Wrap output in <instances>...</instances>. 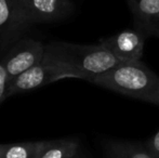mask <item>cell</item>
<instances>
[{
    "label": "cell",
    "mask_w": 159,
    "mask_h": 158,
    "mask_svg": "<svg viewBox=\"0 0 159 158\" xmlns=\"http://www.w3.org/2000/svg\"><path fill=\"white\" fill-rule=\"evenodd\" d=\"M90 82L132 99L159 106V76L141 61L120 62Z\"/></svg>",
    "instance_id": "cell-1"
},
{
    "label": "cell",
    "mask_w": 159,
    "mask_h": 158,
    "mask_svg": "<svg viewBox=\"0 0 159 158\" xmlns=\"http://www.w3.org/2000/svg\"><path fill=\"white\" fill-rule=\"evenodd\" d=\"M46 53L50 57L68 66L77 75V79L87 81H91L94 77L108 72L120 63L100 43L52 42L46 44Z\"/></svg>",
    "instance_id": "cell-2"
},
{
    "label": "cell",
    "mask_w": 159,
    "mask_h": 158,
    "mask_svg": "<svg viewBox=\"0 0 159 158\" xmlns=\"http://www.w3.org/2000/svg\"><path fill=\"white\" fill-rule=\"evenodd\" d=\"M66 78L77 79V75L68 66L50 57L46 53L44 59L40 63L33 66L8 84L7 95L9 97L16 93L30 91Z\"/></svg>",
    "instance_id": "cell-3"
},
{
    "label": "cell",
    "mask_w": 159,
    "mask_h": 158,
    "mask_svg": "<svg viewBox=\"0 0 159 158\" xmlns=\"http://www.w3.org/2000/svg\"><path fill=\"white\" fill-rule=\"evenodd\" d=\"M46 46L32 38L19 39L12 44L1 62L7 72L8 81L19 77L44 59Z\"/></svg>",
    "instance_id": "cell-4"
},
{
    "label": "cell",
    "mask_w": 159,
    "mask_h": 158,
    "mask_svg": "<svg viewBox=\"0 0 159 158\" xmlns=\"http://www.w3.org/2000/svg\"><path fill=\"white\" fill-rule=\"evenodd\" d=\"M146 37L135 29H125L115 35L103 37L98 43L106 48L119 62L141 61Z\"/></svg>",
    "instance_id": "cell-5"
},
{
    "label": "cell",
    "mask_w": 159,
    "mask_h": 158,
    "mask_svg": "<svg viewBox=\"0 0 159 158\" xmlns=\"http://www.w3.org/2000/svg\"><path fill=\"white\" fill-rule=\"evenodd\" d=\"M30 26L22 0H0V47L14 43Z\"/></svg>",
    "instance_id": "cell-6"
},
{
    "label": "cell",
    "mask_w": 159,
    "mask_h": 158,
    "mask_svg": "<svg viewBox=\"0 0 159 158\" xmlns=\"http://www.w3.org/2000/svg\"><path fill=\"white\" fill-rule=\"evenodd\" d=\"M30 25L62 21L74 11L71 0H22Z\"/></svg>",
    "instance_id": "cell-7"
},
{
    "label": "cell",
    "mask_w": 159,
    "mask_h": 158,
    "mask_svg": "<svg viewBox=\"0 0 159 158\" xmlns=\"http://www.w3.org/2000/svg\"><path fill=\"white\" fill-rule=\"evenodd\" d=\"M129 7L136 29L145 37L159 38V0H136Z\"/></svg>",
    "instance_id": "cell-8"
},
{
    "label": "cell",
    "mask_w": 159,
    "mask_h": 158,
    "mask_svg": "<svg viewBox=\"0 0 159 158\" xmlns=\"http://www.w3.org/2000/svg\"><path fill=\"white\" fill-rule=\"evenodd\" d=\"M79 150V141L71 138L41 141L37 158H76Z\"/></svg>",
    "instance_id": "cell-9"
},
{
    "label": "cell",
    "mask_w": 159,
    "mask_h": 158,
    "mask_svg": "<svg viewBox=\"0 0 159 158\" xmlns=\"http://www.w3.org/2000/svg\"><path fill=\"white\" fill-rule=\"evenodd\" d=\"M105 158H155L144 144L131 141L108 140L103 146Z\"/></svg>",
    "instance_id": "cell-10"
},
{
    "label": "cell",
    "mask_w": 159,
    "mask_h": 158,
    "mask_svg": "<svg viewBox=\"0 0 159 158\" xmlns=\"http://www.w3.org/2000/svg\"><path fill=\"white\" fill-rule=\"evenodd\" d=\"M41 141L0 144V158H37Z\"/></svg>",
    "instance_id": "cell-11"
},
{
    "label": "cell",
    "mask_w": 159,
    "mask_h": 158,
    "mask_svg": "<svg viewBox=\"0 0 159 158\" xmlns=\"http://www.w3.org/2000/svg\"><path fill=\"white\" fill-rule=\"evenodd\" d=\"M8 76H7V72L4 70V66L2 63H0V103L3 100L8 97L7 95V91H8Z\"/></svg>",
    "instance_id": "cell-12"
},
{
    "label": "cell",
    "mask_w": 159,
    "mask_h": 158,
    "mask_svg": "<svg viewBox=\"0 0 159 158\" xmlns=\"http://www.w3.org/2000/svg\"><path fill=\"white\" fill-rule=\"evenodd\" d=\"M145 146L155 158H159V130L145 142Z\"/></svg>",
    "instance_id": "cell-13"
},
{
    "label": "cell",
    "mask_w": 159,
    "mask_h": 158,
    "mask_svg": "<svg viewBox=\"0 0 159 158\" xmlns=\"http://www.w3.org/2000/svg\"><path fill=\"white\" fill-rule=\"evenodd\" d=\"M127 1H128V3L130 4V3H133V2H134V1H136V0H127Z\"/></svg>",
    "instance_id": "cell-14"
}]
</instances>
